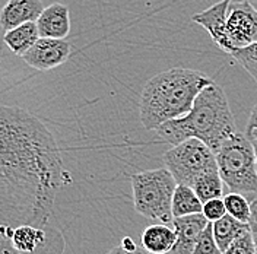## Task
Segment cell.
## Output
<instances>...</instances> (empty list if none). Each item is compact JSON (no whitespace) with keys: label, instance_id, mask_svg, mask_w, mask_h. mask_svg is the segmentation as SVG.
<instances>
[{"label":"cell","instance_id":"obj_26","mask_svg":"<svg viewBox=\"0 0 257 254\" xmlns=\"http://www.w3.org/2000/svg\"><path fill=\"white\" fill-rule=\"evenodd\" d=\"M0 254H22L14 247L9 237L0 234Z\"/></svg>","mask_w":257,"mask_h":254},{"label":"cell","instance_id":"obj_2","mask_svg":"<svg viewBox=\"0 0 257 254\" xmlns=\"http://www.w3.org/2000/svg\"><path fill=\"white\" fill-rule=\"evenodd\" d=\"M213 83L205 73L193 69L173 67L152 76L145 83L139 115L146 130H157L192 110L197 95Z\"/></svg>","mask_w":257,"mask_h":254},{"label":"cell","instance_id":"obj_20","mask_svg":"<svg viewBox=\"0 0 257 254\" xmlns=\"http://www.w3.org/2000/svg\"><path fill=\"white\" fill-rule=\"evenodd\" d=\"M238 63L241 64V67H244L247 70V73L257 82V43L250 46V47L240 48L235 50L231 54Z\"/></svg>","mask_w":257,"mask_h":254},{"label":"cell","instance_id":"obj_7","mask_svg":"<svg viewBox=\"0 0 257 254\" xmlns=\"http://www.w3.org/2000/svg\"><path fill=\"white\" fill-rule=\"evenodd\" d=\"M11 241L22 254H63L64 239L60 231L50 226L21 225L12 231Z\"/></svg>","mask_w":257,"mask_h":254},{"label":"cell","instance_id":"obj_24","mask_svg":"<svg viewBox=\"0 0 257 254\" xmlns=\"http://www.w3.org/2000/svg\"><path fill=\"white\" fill-rule=\"evenodd\" d=\"M107 254H149L142 245L136 244L130 237H124L118 245H115Z\"/></svg>","mask_w":257,"mask_h":254},{"label":"cell","instance_id":"obj_4","mask_svg":"<svg viewBox=\"0 0 257 254\" xmlns=\"http://www.w3.org/2000/svg\"><path fill=\"white\" fill-rule=\"evenodd\" d=\"M135 209L148 219L173 223V196L177 183L167 168L145 170L130 175Z\"/></svg>","mask_w":257,"mask_h":254},{"label":"cell","instance_id":"obj_10","mask_svg":"<svg viewBox=\"0 0 257 254\" xmlns=\"http://www.w3.org/2000/svg\"><path fill=\"white\" fill-rule=\"evenodd\" d=\"M231 2L232 0H221L215 5H212L206 11L194 14L192 16L193 22L199 24L202 28H205L209 32L215 46L228 54H231L234 51V48L228 40V35H226V15H228Z\"/></svg>","mask_w":257,"mask_h":254},{"label":"cell","instance_id":"obj_22","mask_svg":"<svg viewBox=\"0 0 257 254\" xmlns=\"http://www.w3.org/2000/svg\"><path fill=\"white\" fill-rule=\"evenodd\" d=\"M256 247H254V239L251 235V231H247L241 237L235 239L222 254H254Z\"/></svg>","mask_w":257,"mask_h":254},{"label":"cell","instance_id":"obj_18","mask_svg":"<svg viewBox=\"0 0 257 254\" xmlns=\"http://www.w3.org/2000/svg\"><path fill=\"white\" fill-rule=\"evenodd\" d=\"M197 197L200 199L202 203H206L213 199H222V191H224V181L221 178L219 170L212 168L202 174L193 184L192 187Z\"/></svg>","mask_w":257,"mask_h":254},{"label":"cell","instance_id":"obj_27","mask_svg":"<svg viewBox=\"0 0 257 254\" xmlns=\"http://www.w3.org/2000/svg\"><path fill=\"white\" fill-rule=\"evenodd\" d=\"M251 145H253V149H254V155H256V165H257V136H251V138H247Z\"/></svg>","mask_w":257,"mask_h":254},{"label":"cell","instance_id":"obj_28","mask_svg":"<svg viewBox=\"0 0 257 254\" xmlns=\"http://www.w3.org/2000/svg\"><path fill=\"white\" fill-rule=\"evenodd\" d=\"M250 231H251V235H253V239H254V247H256V253L257 254V229H251L250 228Z\"/></svg>","mask_w":257,"mask_h":254},{"label":"cell","instance_id":"obj_25","mask_svg":"<svg viewBox=\"0 0 257 254\" xmlns=\"http://www.w3.org/2000/svg\"><path fill=\"white\" fill-rule=\"evenodd\" d=\"M247 138H251V136H257V104L253 107V110L250 112V117H248V121H247V126H245V133H244Z\"/></svg>","mask_w":257,"mask_h":254},{"label":"cell","instance_id":"obj_16","mask_svg":"<svg viewBox=\"0 0 257 254\" xmlns=\"http://www.w3.org/2000/svg\"><path fill=\"white\" fill-rule=\"evenodd\" d=\"M212 231H213V238L216 241L221 253H224L235 239L242 234H245L247 231H250V225L240 222L226 213L224 218L212 223Z\"/></svg>","mask_w":257,"mask_h":254},{"label":"cell","instance_id":"obj_14","mask_svg":"<svg viewBox=\"0 0 257 254\" xmlns=\"http://www.w3.org/2000/svg\"><path fill=\"white\" fill-rule=\"evenodd\" d=\"M176 232L165 223H155L145 228L141 237V245L149 254L171 253L176 244Z\"/></svg>","mask_w":257,"mask_h":254},{"label":"cell","instance_id":"obj_9","mask_svg":"<svg viewBox=\"0 0 257 254\" xmlns=\"http://www.w3.org/2000/svg\"><path fill=\"white\" fill-rule=\"evenodd\" d=\"M70 51L72 46L66 40L40 38L22 59L28 66L44 72L66 63Z\"/></svg>","mask_w":257,"mask_h":254},{"label":"cell","instance_id":"obj_13","mask_svg":"<svg viewBox=\"0 0 257 254\" xmlns=\"http://www.w3.org/2000/svg\"><path fill=\"white\" fill-rule=\"evenodd\" d=\"M40 38L64 40L70 32V14L69 8L62 3H53L44 8L43 14L37 19Z\"/></svg>","mask_w":257,"mask_h":254},{"label":"cell","instance_id":"obj_23","mask_svg":"<svg viewBox=\"0 0 257 254\" xmlns=\"http://www.w3.org/2000/svg\"><path fill=\"white\" fill-rule=\"evenodd\" d=\"M202 215L208 219L209 222L213 223L219 221L226 215V207H225L224 199H213L203 203V210Z\"/></svg>","mask_w":257,"mask_h":254},{"label":"cell","instance_id":"obj_11","mask_svg":"<svg viewBox=\"0 0 257 254\" xmlns=\"http://www.w3.org/2000/svg\"><path fill=\"white\" fill-rule=\"evenodd\" d=\"M171 225L177 237L171 254H192L197 239L209 225V221L202 213H196L174 218Z\"/></svg>","mask_w":257,"mask_h":254},{"label":"cell","instance_id":"obj_8","mask_svg":"<svg viewBox=\"0 0 257 254\" xmlns=\"http://www.w3.org/2000/svg\"><path fill=\"white\" fill-rule=\"evenodd\" d=\"M226 35L234 51L257 43V9L248 0L231 2L226 15Z\"/></svg>","mask_w":257,"mask_h":254},{"label":"cell","instance_id":"obj_17","mask_svg":"<svg viewBox=\"0 0 257 254\" xmlns=\"http://www.w3.org/2000/svg\"><path fill=\"white\" fill-rule=\"evenodd\" d=\"M171 210H173L174 218L196 215V213H202L203 203L200 202V199L197 197V194L194 193L192 187L177 184L174 196H173Z\"/></svg>","mask_w":257,"mask_h":254},{"label":"cell","instance_id":"obj_3","mask_svg":"<svg viewBox=\"0 0 257 254\" xmlns=\"http://www.w3.org/2000/svg\"><path fill=\"white\" fill-rule=\"evenodd\" d=\"M155 132L162 142L173 146L197 139L215 154L228 138L237 133V126L224 89L213 82L197 95L186 115L165 123Z\"/></svg>","mask_w":257,"mask_h":254},{"label":"cell","instance_id":"obj_6","mask_svg":"<svg viewBox=\"0 0 257 254\" xmlns=\"http://www.w3.org/2000/svg\"><path fill=\"white\" fill-rule=\"evenodd\" d=\"M162 162L177 184L193 187L194 181L206 171L216 168L215 154L203 142L187 139L164 152Z\"/></svg>","mask_w":257,"mask_h":254},{"label":"cell","instance_id":"obj_12","mask_svg":"<svg viewBox=\"0 0 257 254\" xmlns=\"http://www.w3.org/2000/svg\"><path fill=\"white\" fill-rule=\"evenodd\" d=\"M41 0H9L0 11V27L11 31L28 22H37L43 14Z\"/></svg>","mask_w":257,"mask_h":254},{"label":"cell","instance_id":"obj_1","mask_svg":"<svg viewBox=\"0 0 257 254\" xmlns=\"http://www.w3.org/2000/svg\"><path fill=\"white\" fill-rule=\"evenodd\" d=\"M54 136L31 112L0 105V234L46 226L63 184Z\"/></svg>","mask_w":257,"mask_h":254},{"label":"cell","instance_id":"obj_15","mask_svg":"<svg viewBox=\"0 0 257 254\" xmlns=\"http://www.w3.org/2000/svg\"><path fill=\"white\" fill-rule=\"evenodd\" d=\"M40 40V34L35 22H28L21 27H16L11 31L5 32L3 41L6 46L11 48L16 56L24 57L32 47L34 44Z\"/></svg>","mask_w":257,"mask_h":254},{"label":"cell","instance_id":"obj_19","mask_svg":"<svg viewBox=\"0 0 257 254\" xmlns=\"http://www.w3.org/2000/svg\"><path fill=\"white\" fill-rule=\"evenodd\" d=\"M224 203L228 215H231L232 218H235L240 222H250L251 207H250V202L245 196L238 194V193H228L224 197Z\"/></svg>","mask_w":257,"mask_h":254},{"label":"cell","instance_id":"obj_21","mask_svg":"<svg viewBox=\"0 0 257 254\" xmlns=\"http://www.w3.org/2000/svg\"><path fill=\"white\" fill-rule=\"evenodd\" d=\"M192 254H222L218 244H216V241L213 238V231H212V223L210 222L197 239Z\"/></svg>","mask_w":257,"mask_h":254},{"label":"cell","instance_id":"obj_5","mask_svg":"<svg viewBox=\"0 0 257 254\" xmlns=\"http://www.w3.org/2000/svg\"><path fill=\"white\" fill-rule=\"evenodd\" d=\"M221 178L229 193L242 196L257 194L256 155L251 142L244 133H235L228 138L215 152Z\"/></svg>","mask_w":257,"mask_h":254}]
</instances>
